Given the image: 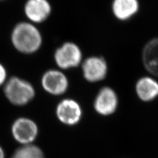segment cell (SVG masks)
Masks as SVG:
<instances>
[{"label":"cell","mask_w":158,"mask_h":158,"mask_svg":"<svg viewBox=\"0 0 158 158\" xmlns=\"http://www.w3.org/2000/svg\"><path fill=\"white\" fill-rule=\"evenodd\" d=\"M24 11L31 23H42L50 15L52 7L48 0H27Z\"/></svg>","instance_id":"9"},{"label":"cell","mask_w":158,"mask_h":158,"mask_svg":"<svg viewBox=\"0 0 158 158\" xmlns=\"http://www.w3.org/2000/svg\"><path fill=\"white\" fill-rule=\"evenodd\" d=\"M135 91L142 102H149L158 97V82L152 77H143L138 79L135 85Z\"/></svg>","instance_id":"11"},{"label":"cell","mask_w":158,"mask_h":158,"mask_svg":"<svg viewBox=\"0 0 158 158\" xmlns=\"http://www.w3.org/2000/svg\"><path fill=\"white\" fill-rule=\"evenodd\" d=\"M4 94L12 104L22 106L32 100L35 96V90L28 81L17 77H13L6 81Z\"/></svg>","instance_id":"2"},{"label":"cell","mask_w":158,"mask_h":158,"mask_svg":"<svg viewBox=\"0 0 158 158\" xmlns=\"http://www.w3.org/2000/svg\"><path fill=\"white\" fill-rule=\"evenodd\" d=\"M82 54L76 44L67 42L59 47L54 53V60L59 68L69 69L78 67L82 63Z\"/></svg>","instance_id":"3"},{"label":"cell","mask_w":158,"mask_h":158,"mask_svg":"<svg viewBox=\"0 0 158 158\" xmlns=\"http://www.w3.org/2000/svg\"><path fill=\"white\" fill-rule=\"evenodd\" d=\"M142 58L146 70L158 78V38L147 42L143 48Z\"/></svg>","instance_id":"10"},{"label":"cell","mask_w":158,"mask_h":158,"mask_svg":"<svg viewBox=\"0 0 158 158\" xmlns=\"http://www.w3.org/2000/svg\"><path fill=\"white\" fill-rule=\"evenodd\" d=\"M0 158H5L4 151L1 146H0Z\"/></svg>","instance_id":"15"},{"label":"cell","mask_w":158,"mask_h":158,"mask_svg":"<svg viewBox=\"0 0 158 158\" xmlns=\"http://www.w3.org/2000/svg\"><path fill=\"white\" fill-rule=\"evenodd\" d=\"M118 96L115 91L110 87L100 89L95 98L94 107L96 111L103 116L113 114L118 106Z\"/></svg>","instance_id":"7"},{"label":"cell","mask_w":158,"mask_h":158,"mask_svg":"<svg viewBox=\"0 0 158 158\" xmlns=\"http://www.w3.org/2000/svg\"><path fill=\"white\" fill-rule=\"evenodd\" d=\"M44 90L49 94L59 96L68 89L69 81L65 74L57 69H50L44 74L42 78Z\"/></svg>","instance_id":"4"},{"label":"cell","mask_w":158,"mask_h":158,"mask_svg":"<svg viewBox=\"0 0 158 158\" xmlns=\"http://www.w3.org/2000/svg\"><path fill=\"white\" fill-rule=\"evenodd\" d=\"M107 64L103 57H88L82 63L84 78L89 82H97L104 79L107 74Z\"/></svg>","instance_id":"5"},{"label":"cell","mask_w":158,"mask_h":158,"mask_svg":"<svg viewBox=\"0 0 158 158\" xmlns=\"http://www.w3.org/2000/svg\"><path fill=\"white\" fill-rule=\"evenodd\" d=\"M82 109L79 103L72 99H65L59 103L56 108L58 119L67 125H75L81 121Z\"/></svg>","instance_id":"8"},{"label":"cell","mask_w":158,"mask_h":158,"mask_svg":"<svg viewBox=\"0 0 158 158\" xmlns=\"http://www.w3.org/2000/svg\"><path fill=\"white\" fill-rule=\"evenodd\" d=\"M11 158H44V156L40 148L30 144L18 148Z\"/></svg>","instance_id":"13"},{"label":"cell","mask_w":158,"mask_h":158,"mask_svg":"<svg viewBox=\"0 0 158 158\" xmlns=\"http://www.w3.org/2000/svg\"><path fill=\"white\" fill-rule=\"evenodd\" d=\"M12 134L17 142L23 145L31 144L38 135L37 125L28 118L17 119L12 125Z\"/></svg>","instance_id":"6"},{"label":"cell","mask_w":158,"mask_h":158,"mask_svg":"<svg viewBox=\"0 0 158 158\" xmlns=\"http://www.w3.org/2000/svg\"><path fill=\"white\" fill-rule=\"evenodd\" d=\"M0 1H3V0H0Z\"/></svg>","instance_id":"16"},{"label":"cell","mask_w":158,"mask_h":158,"mask_svg":"<svg viewBox=\"0 0 158 158\" xmlns=\"http://www.w3.org/2000/svg\"><path fill=\"white\" fill-rule=\"evenodd\" d=\"M139 7L138 0H113L111 9L116 19L125 21L135 15Z\"/></svg>","instance_id":"12"},{"label":"cell","mask_w":158,"mask_h":158,"mask_svg":"<svg viewBox=\"0 0 158 158\" xmlns=\"http://www.w3.org/2000/svg\"><path fill=\"white\" fill-rule=\"evenodd\" d=\"M11 38L14 48L25 54L36 52L42 44L40 32L32 23L28 22L16 24L12 31Z\"/></svg>","instance_id":"1"},{"label":"cell","mask_w":158,"mask_h":158,"mask_svg":"<svg viewBox=\"0 0 158 158\" xmlns=\"http://www.w3.org/2000/svg\"><path fill=\"white\" fill-rule=\"evenodd\" d=\"M7 81V71L6 69L0 63V86L3 85Z\"/></svg>","instance_id":"14"}]
</instances>
